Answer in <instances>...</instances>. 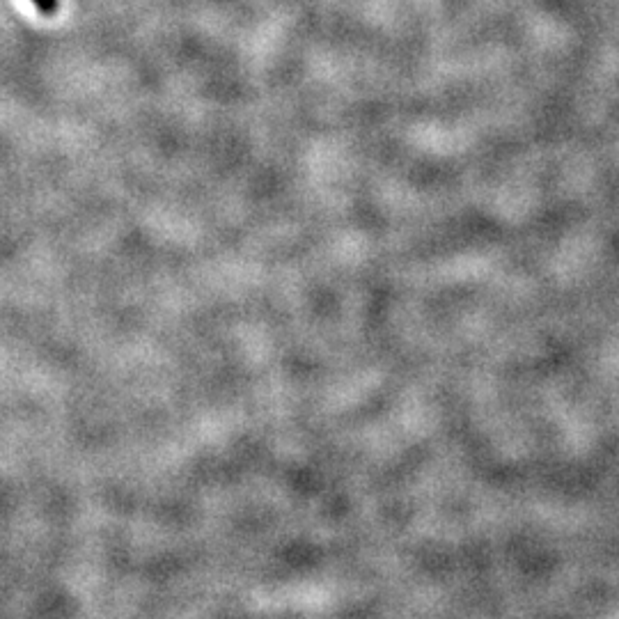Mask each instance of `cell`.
I'll use <instances>...</instances> for the list:
<instances>
[{"instance_id": "6da1fadb", "label": "cell", "mask_w": 619, "mask_h": 619, "mask_svg": "<svg viewBox=\"0 0 619 619\" xmlns=\"http://www.w3.org/2000/svg\"><path fill=\"white\" fill-rule=\"evenodd\" d=\"M33 3L37 5V10L46 14V17H51V14L58 12V0H33Z\"/></svg>"}]
</instances>
